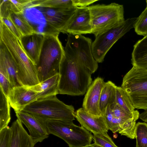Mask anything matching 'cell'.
<instances>
[{
	"mask_svg": "<svg viewBox=\"0 0 147 147\" xmlns=\"http://www.w3.org/2000/svg\"><path fill=\"white\" fill-rule=\"evenodd\" d=\"M59 70V94L79 96L86 93L92 81L90 70L81 61L68 41Z\"/></svg>",
	"mask_w": 147,
	"mask_h": 147,
	"instance_id": "obj_1",
	"label": "cell"
},
{
	"mask_svg": "<svg viewBox=\"0 0 147 147\" xmlns=\"http://www.w3.org/2000/svg\"><path fill=\"white\" fill-rule=\"evenodd\" d=\"M0 40L5 45L14 60L21 86L29 87L39 84L40 82L35 65L27 55L20 39L1 20Z\"/></svg>",
	"mask_w": 147,
	"mask_h": 147,
	"instance_id": "obj_2",
	"label": "cell"
},
{
	"mask_svg": "<svg viewBox=\"0 0 147 147\" xmlns=\"http://www.w3.org/2000/svg\"><path fill=\"white\" fill-rule=\"evenodd\" d=\"M59 35H44L38 62L35 65L40 83L59 73L64 54V48L59 38Z\"/></svg>",
	"mask_w": 147,
	"mask_h": 147,
	"instance_id": "obj_3",
	"label": "cell"
},
{
	"mask_svg": "<svg viewBox=\"0 0 147 147\" xmlns=\"http://www.w3.org/2000/svg\"><path fill=\"white\" fill-rule=\"evenodd\" d=\"M92 34L95 36L116 26L125 21L123 5L115 3L88 6Z\"/></svg>",
	"mask_w": 147,
	"mask_h": 147,
	"instance_id": "obj_4",
	"label": "cell"
},
{
	"mask_svg": "<svg viewBox=\"0 0 147 147\" xmlns=\"http://www.w3.org/2000/svg\"><path fill=\"white\" fill-rule=\"evenodd\" d=\"M49 134L64 140L69 147H82L91 144L93 136L83 127L75 125L72 121L46 120Z\"/></svg>",
	"mask_w": 147,
	"mask_h": 147,
	"instance_id": "obj_5",
	"label": "cell"
},
{
	"mask_svg": "<svg viewBox=\"0 0 147 147\" xmlns=\"http://www.w3.org/2000/svg\"><path fill=\"white\" fill-rule=\"evenodd\" d=\"M23 111L42 118L45 120L73 121L75 111L72 105H67L58 99L56 95L37 100L26 106Z\"/></svg>",
	"mask_w": 147,
	"mask_h": 147,
	"instance_id": "obj_6",
	"label": "cell"
},
{
	"mask_svg": "<svg viewBox=\"0 0 147 147\" xmlns=\"http://www.w3.org/2000/svg\"><path fill=\"white\" fill-rule=\"evenodd\" d=\"M121 87L127 93L135 109H147V69L133 66L123 77Z\"/></svg>",
	"mask_w": 147,
	"mask_h": 147,
	"instance_id": "obj_7",
	"label": "cell"
},
{
	"mask_svg": "<svg viewBox=\"0 0 147 147\" xmlns=\"http://www.w3.org/2000/svg\"><path fill=\"white\" fill-rule=\"evenodd\" d=\"M137 18H129L119 25L96 36L91 45L93 56L98 63H102L113 45L132 28H134Z\"/></svg>",
	"mask_w": 147,
	"mask_h": 147,
	"instance_id": "obj_8",
	"label": "cell"
},
{
	"mask_svg": "<svg viewBox=\"0 0 147 147\" xmlns=\"http://www.w3.org/2000/svg\"><path fill=\"white\" fill-rule=\"evenodd\" d=\"M67 41L70 43L81 61L92 74L97 70L98 63L93 57L92 40L81 34H68Z\"/></svg>",
	"mask_w": 147,
	"mask_h": 147,
	"instance_id": "obj_9",
	"label": "cell"
},
{
	"mask_svg": "<svg viewBox=\"0 0 147 147\" xmlns=\"http://www.w3.org/2000/svg\"><path fill=\"white\" fill-rule=\"evenodd\" d=\"M20 121L28 128L34 144L47 138L49 134L46 120L37 115L23 111L15 112Z\"/></svg>",
	"mask_w": 147,
	"mask_h": 147,
	"instance_id": "obj_10",
	"label": "cell"
},
{
	"mask_svg": "<svg viewBox=\"0 0 147 147\" xmlns=\"http://www.w3.org/2000/svg\"><path fill=\"white\" fill-rule=\"evenodd\" d=\"M48 24L60 32L64 31L74 15L77 7L59 9L37 7Z\"/></svg>",
	"mask_w": 147,
	"mask_h": 147,
	"instance_id": "obj_11",
	"label": "cell"
},
{
	"mask_svg": "<svg viewBox=\"0 0 147 147\" xmlns=\"http://www.w3.org/2000/svg\"><path fill=\"white\" fill-rule=\"evenodd\" d=\"M92 32L90 13L88 7H77L64 33L82 35Z\"/></svg>",
	"mask_w": 147,
	"mask_h": 147,
	"instance_id": "obj_12",
	"label": "cell"
},
{
	"mask_svg": "<svg viewBox=\"0 0 147 147\" xmlns=\"http://www.w3.org/2000/svg\"><path fill=\"white\" fill-rule=\"evenodd\" d=\"M38 93L28 87H14L8 97L10 106L15 112L22 111L26 106L38 100Z\"/></svg>",
	"mask_w": 147,
	"mask_h": 147,
	"instance_id": "obj_13",
	"label": "cell"
},
{
	"mask_svg": "<svg viewBox=\"0 0 147 147\" xmlns=\"http://www.w3.org/2000/svg\"><path fill=\"white\" fill-rule=\"evenodd\" d=\"M103 79L98 77L92 81L83 100L82 107L85 111L95 116H102L99 103L102 89L105 83Z\"/></svg>",
	"mask_w": 147,
	"mask_h": 147,
	"instance_id": "obj_14",
	"label": "cell"
},
{
	"mask_svg": "<svg viewBox=\"0 0 147 147\" xmlns=\"http://www.w3.org/2000/svg\"><path fill=\"white\" fill-rule=\"evenodd\" d=\"M74 115L82 126L93 134L108 132L109 129L102 115L94 116L85 111L83 108L75 112Z\"/></svg>",
	"mask_w": 147,
	"mask_h": 147,
	"instance_id": "obj_15",
	"label": "cell"
},
{
	"mask_svg": "<svg viewBox=\"0 0 147 147\" xmlns=\"http://www.w3.org/2000/svg\"><path fill=\"white\" fill-rule=\"evenodd\" d=\"M44 37L42 34L34 32L22 36L20 40L27 55L35 65L38 62Z\"/></svg>",
	"mask_w": 147,
	"mask_h": 147,
	"instance_id": "obj_16",
	"label": "cell"
},
{
	"mask_svg": "<svg viewBox=\"0 0 147 147\" xmlns=\"http://www.w3.org/2000/svg\"><path fill=\"white\" fill-rule=\"evenodd\" d=\"M0 61L4 63L8 79L12 88L21 86L18 80L17 69L14 60L10 52L2 40H0Z\"/></svg>",
	"mask_w": 147,
	"mask_h": 147,
	"instance_id": "obj_17",
	"label": "cell"
},
{
	"mask_svg": "<svg viewBox=\"0 0 147 147\" xmlns=\"http://www.w3.org/2000/svg\"><path fill=\"white\" fill-rule=\"evenodd\" d=\"M10 127L12 132L11 147H34L32 140L18 119L14 121Z\"/></svg>",
	"mask_w": 147,
	"mask_h": 147,
	"instance_id": "obj_18",
	"label": "cell"
},
{
	"mask_svg": "<svg viewBox=\"0 0 147 147\" xmlns=\"http://www.w3.org/2000/svg\"><path fill=\"white\" fill-rule=\"evenodd\" d=\"M59 80L58 73L38 84L28 87L38 93V100H42L59 94L58 86Z\"/></svg>",
	"mask_w": 147,
	"mask_h": 147,
	"instance_id": "obj_19",
	"label": "cell"
},
{
	"mask_svg": "<svg viewBox=\"0 0 147 147\" xmlns=\"http://www.w3.org/2000/svg\"><path fill=\"white\" fill-rule=\"evenodd\" d=\"M131 61L133 66L147 69V36L139 40L134 45Z\"/></svg>",
	"mask_w": 147,
	"mask_h": 147,
	"instance_id": "obj_20",
	"label": "cell"
},
{
	"mask_svg": "<svg viewBox=\"0 0 147 147\" xmlns=\"http://www.w3.org/2000/svg\"><path fill=\"white\" fill-rule=\"evenodd\" d=\"M116 86L115 84L110 81L105 82L103 86L99 103V109L102 115L108 105L116 103Z\"/></svg>",
	"mask_w": 147,
	"mask_h": 147,
	"instance_id": "obj_21",
	"label": "cell"
},
{
	"mask_svg": "<svg viewBox=\"0 0 147 147\" xmlns=\"http://www.w3.org/2000/svg\"><path fill=\"white\" fill-rule=\"evenodd\" d=\"M42 7L59 9H70L74 6L72 0H32L29 7Z\"/></svg>",
	"mask_w": 147,
	"mask_h": 147,
	"instance_id": "obj_22",
	"label": "cell"
},
{
	"mask_svg": "<svg viewBox=\"0 0 147 147\" xmlns=\"http://www.w3.org/2000/svg\"><path fill=\"white\" fill-rule=\"evenodd\" d=\"M10 107L8 97L0 88V131L8 126L10 122Z\"/></svg>",
	"mask_w": 147,
	"mask_h": 147,
	"instance_id": "obj_23",
	"label": "cell"
},
{
	"mask_svg": "<svg viewBox=\"0 0 147 147\" xmlns=\"http://www.w3.org/2000/svg\"><path fill=\"white\" fill-rule=\"evenodd\" d=\"M10 17L22 36L35 32L23 13H12L10 15Z\"/></svg>",
	"mask_w": 147,
	"mask_h": 147,
	"instance_id": "obj_24",
	"label": "cell"
},
{
	"mask_svg": "<svg viewBox=\"0 0 147 147\" xmlns=\"http://www.w3.org/2000/svg\"><path fill=\"white\" fill-rule=\"evenodd\" d=\"M115 102L128 113H132L135 110L127 93L121 87L116 86Z\"/></svg>",
	"mask_w": 147,
	"mask_h": 147,
	"instance_id": "obj_25",
	"label": "cell"
},
{
	"mask_svg": "<svg viewBox=\"0 0 147 147\" xmlns=\"http://www.w3.org/2000/svg\"><path fill=\"white\" fill-rule=\"evenodd\" d=\"M102 115L104 117L109 130H111L113 133L119 132L122 126V123L119 119L114 116L109 105H108Z\"/></svg>",
	"mask_w": 147,
	"mask_h": 147,
	"instance_id": "obj_26",
	"label": "cell"
},
{
	"mask_svg": "<svg viewBox=\"0 0 147 147\" xmlns=\"http://www.w3.org/2000/svg\"><path fill=\"white\" fill-rule=\"evenodd\" d=\"M136 140V147H147V123L138 122L136 123L135 131Z\"/></svg>",
	"mask_w": 147,
	"mask_h": 147,
	"instance_id": "obj_27",
	"label": "cell"
},
{
	"mask_svg": "<svg viewBox=\"0 0 147 147\" xmlns=\"http://www.w3.org/2000/svg\"><path fill=\"white\" fill-rule=\"evenodd\" d=\"M134 28L137 34L147 36V6L137 18Z\"/></svg>",
	"mask_w": 147,
	"mask_h": 147,
	"instance_id": "obj_28",
	"label": "cell"
},
{
	"mask_svg": "<svg viewBox=\"0 0 147 147\" xmlns=\"http://www.w3.org/2000/svg\"><path fill=\"white\" fill-rule=\"evenodd\" d=\"M94 144L102 147H118L114 143L107 132L93 134Z\"/></svg>",
	"mask_w": 147,
	"mask_h": 147,
	"instance_id": "obj_29",
	"label": "cell"
},
{
	"mask_svg": "<svg viewBox=\"0 0 147 147\" xmlns=\"http://www.w3.org/2000/svg\"><path fill=\"white\" fill-rule=\"evenodd\" d=\"M12 132L8 126L0 131V147H11Z\"/></svg>",
	"mask_w": 147,
	"mask_h": 147,
	"instance_id": "obj_30",
	"label": "cell"
},
{
	"mask_svg": "<svg viewBox=\"0 0 147 147\" xmlns=\"http://www.w3.org/2000/svg\"><path fill=\"white\" fill-rule=\"evenodd\" d=\"M0 18L10 17L11 13H14L10 0H0Z\"/></svg>",
	"mask_w": 147,
	"mask_h": 147,
	"instance_id": "obj_31",
	"label": "cell"
},
{
	"mask_svg": "<svg viewBox=\"0 0 147 147\" xmlns=\"http://www.w3.org/2000/svg\"><path fill=\"white\" fill-rule=\"evenodd\" d=\"M0 20H1L10 31L20 40L22 35L12 21L10 16L6 18H0Z\"/></svg>",
	"mask_w": 147,
	"mask_h": 147,
	"instance_id": "obj_32",
	"label": "cell"
},
{
	"mask_svg": "<svg viewBox=\"0 0 147 147\" xmlns=\"http://www.w3.org/2000/svg\"><path fill=\"white\" fill-rule=\"evenodd\" d=\"M0 88L5 94L8 97L11 90L12 88L7 77L3 74L0 72Z\"/></svg>",
	"mask_w": 147,
	"mask_h": 147,
	"instance_id": "obj_33",
	"label": "cell"
},
{
	"mask_svg": "<svg viewBox=\"0 0 147 147\" xmlns=\"http://www.w3.org/2000/svg\"><path fill=\"white\" fill-rule=\"evenodd\" d=\"M16 9L20 13H23L25 9L27 8L31 2V0H12Z\"/></svg>",
	"mask_w": 147,
	"mask_h": 147,
	"instance_id": "obj_34",
	"label": "cell"
},
{
	"mask_svg": "<svg viewBox=\"0 0 147 147\" xmlns=\"http://www.w3.org/2000/svg\"><path fill=\"white\" fill-rule=\"evenodd\" d=\"M97 0H72L73 5L76 7H84L91 5Z\"/></svg>",
	"mask_w": 147,
	"mask_h": 147,
	"instance_id": "obj_35",
	"label": "cell"
},
{
	"mask_svg": "<svg viewBox=\"0 0 147 147\" xmlns=\"http://www.w3.org/2000/svg\"><path fill=\"white\" fill-rule=\"evenodd\" d=\"M140 118L143 121L147 122V109L140 114Z\"/></svg>",
	"mask_w": 147,
	"mask_h": 147,
	"instance_id": "obj_36",
	"label": "cell"
},
{
	"mask_svg": "<svg viewBox=\"0 0 147 147\" xmlns=\"http://www.w3.org/2000/svg\"><path fill=\"white\" fill-rule=\"evenodd\" d=\"M82 147H94V144H90V145L85 146Z\"/></svg>",
	"mask_w": 147,
	"mask_h": 147,
	"instance_id": "obj_37",
	"label": "cell"
},
{
	"mask_svg": "<svg viewBox=\"0 0 147 147\" xmlns=\"http://www.w3.org/2000/svg\"><path fill=\"white\" fill-rule=\"evenodd\" d=\"M94 144V147H102V146H99V145H95Z\"/></svg>",
	"mask_w": 147,
	"mask_h": 147,
	"instance_id": "obj_38",
	"label": "cell"
},
{
	"mask_svg": "<svg viewBox=\"0 0 147 147\" xmlns=\"http://www.w3.org/2000/svg\"><path fill=\"white\" fill-rule=\"evenodd\" d=\"M146 6H147V0H146Z\"/></svg>",
	"mask_w": 147,
	"mask_h": 147,
	"instance_id": "obj_39",
	"label": "cell"
}]
</instances>
